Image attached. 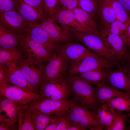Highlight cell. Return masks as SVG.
Wrapping results in <instances>:
<instances>
[{"mask_svg":"<svg viewBox=\"0 0 130 130\" xmlns=\"http://www.w3.org/2000/svg\"><path fill=\"white\" fill-rule=\"evenodd\" d=\"M66 79L70 89L71 99L76 105L86 107L94 111L98 104L95 97V88L92 85L73 75L68 76Z\"/></svg>","mask_w":130,"mask_h":130,"instance_id":"obj_1","label":"cell"},{"mask_svg":"<svg viewBox=\"0 0 130 130\" xmlns=\"http://www.w3.org/2000/svg\"><path fill=\"white\" fill-rule=\"evenodd\" d=\"M114 62L96 53L89 51L76 62L70 65L67 76L92 70L114 67Z\"/></svg>","mask_w":130,"mask_h":130,"instance_id":"obj_2","label":"cell"},{"mask_svg":"<svg viewBox=\"0 0 130 130\" xmlns=\"http://www.w3.org/2000/svg\"><path fill=\"white\" fill-rule=\"evenodd\" d=\"M52 58L44 68L42 82L50 83L67 76L70 65L58 45Z\"/></svg>","mask_w":130,"mask_h":130,"instance_id":"obj_3","label":"cell"},{"mask_svg":"<svg viewBox=\"0 0 130 130\" xmlns=\"http://www.w3.org/2000/svg\"><path fill=\"white\" fill-rule=\"evenodd\" d=\"M72 32L73 37L96 53L115 63L117 62L105 44L99 30Z\"/></svg>","mask_w":130,"mask_h":130,"instance_id":"obj_4","label":"cell"},{"mask_svg":"<svg viewBox=\"0 0 130 130\" xmlns=\"http://www.w3.org/2000/svg\"><path fill=\"white\" fill-rule=\"evenodd\" d=\"M67 114L71 123L91 130H103L98 114L86 107L75 104Z\"/></svg>","mask_w":130,"mask_h":130,"instance_id":"obj_5","label":"cell"},{"mask_svg":"<svg viewBox=\"0 0 130 130\" xmlns=\"http://www.w3.org/2000/svg\"><path fill=\"white\" fill-rule=\"evenodd\" d=\"M75 104L71 99L59 101L43 98L33 101L28 105L40 113L59 116L68 113L71 108Z\"/></svg>","mask_w":130,"mask_h":130,"instance_id":"obj_6","label":"cell"},{"mask_svg":"<svg viewBox=\"0 0 130 130\" xmlns=\"http://www.w3.org/2000/svg\"><path fill=\"white\" fill-rule=\"evenodd\" d=\"M40 86L39 94L43 98L62 101L68 99L71 96V91L66 78L50 83L43 82Z\"/></svg>","mask_w":130,"mask_h":130,"instance_id":"obj_7","label":"cell"},{"mask_svg":"<svg viewBox=\"0 0 130 130\" xmlns=\"http://www.w3.org/2000/svg\"><path fill=\"white\" fill-rule=\"evenodd\" d=\"M28 81L39 93V88L43 81L45 67L42 62L27 58L16 65Z\"/></svg>","mask_w":130,"mask_h":130,"instance_id":"obj_8","label":"cell"},{"mask_svg":"<svg viewBox=\"0 0 130 130\" xmlns=\"http://www.w3.org/2000/svg\"><path fill=\"white\" fill-rule=\"evenodd\" d=\"M21 46L26 54L27 58L40 62L50 61L53 54L41 44L32 39L25 33L20 35Z\"/></svg>","mask_w":130,"mask_h":130,"instance_id":"obj_9","label":"cell"},{"mask_svg":"<svg viewBox=\"0 0 130 130\" xmlns=\"http://www.w3.org/2000/svg\"><path fill=\"white\" fill-rule=\"evenodd\" d=\"M52 16L44 17L41 23L36 25L43 30L57 45L67 42L73 37L72 32L59 26Z\"/></svg>","mask_w":130,"mask_h":130,"instance_id":"obj_10","label":"cell"},{"mask_svg":"<svg viewBox=\"0 0 130 130\" xmlns=\"http://www.w3.org/2000/svg\"><path fill=\"white\" fill-rule=\"evenodd\" d=\"M1 97L15 101L22 105L43 98L40 94L27 91L19 87L8 84L0 86Z\"/></svg>","mask_w":130,"mask_h":130,"instance_id":"obj_11","label":"cell"},{"mask_svg":"<svg viewBox=\"0 0 130 130\" xmlns=\"http://www.w3.org/2000/svg\"><path fill=\"white\" fill-rule=\"evenodd\" d=\"M34 25L26 22L16 10L0 13V25L17 35L25 33L27 28Z\"/></svg>","mask_w":130,"mask_h":130,"instance_id":"obj_12","label":"cell"},{"mask_svg":"<svg viewBox=\"0 0 130 130\" xmlns=\"http://www.w3.org/2000/svg\"><path fill=\"white\" fill-rule=\"evenodd\" d=\"M100 32L106 46L117 61L123 59L128 56L126 45L120 37L107 32L100 31Z\"/></svg>","mask_w":130,"mask_h":130,"instance_id":"obj_13","label":"cell"},{"mask_svg":"<svg viewBox=\"0 0 130 130\" xmlns=\"http://www.w3.org/2000/svg\"><path fill=\"white\" fill-rule=\"evenodd\" d=\"M52 16L57 23L67 31L71 32H88L77 21L72 11L59 8L55 11Z\"/></svg>","mask_w":130,"mask_h":130,"instance_id":"obj_14","label":"cell"},{"mask_svg":"<svg viewBox=\"0 0 130 130\" xmlns=\"http://www.w3.org/2000/svg\"><path fill=\"white\" fill-rule=\"evenodd\" d=\"M5 66L8 84L19 87L28 91L39 94L15 65Z\"/></svg>","mask_w":130,"mask_h":130,"instance_id":"obj_15","label":"cell"},{"mask_svg":"<svg viewBox=\"0 0 130 130\" xmlns=\"http://www.w3.org/2000/svg\"><path fill=\"white\" fill-rule=\"evenodd\" d=\"M1 97L2 98L0 99V122L16 123L18 120L19 110L24 105L9 99Z\"/></svg>","mask_w":130,"mask_h":130,"instance_id":"obj_16","label":"cell"},{"mask_svg":"<svg viewBox=\"0 0 130 130\" xmlns=\"http://www.w3.org/2000/svg\"><path fill=\"white\" fill-rule=\"evenodd\" d=\"M16 10L28 23L38 24V22L44 18V13H41L27 4L23 0H13Z\"/></svg>","mask_w":130,"mask_h":130,"instance_id":"obj_17","label":"cell"},{"mask_svg":"<svg viewBox=\"0 0 130 130\" xmlns=\"http://www.w3.org/2000/svg\"><path fill=\"white\" fill-rule=\"evenodd\" d=\"M58 46L70 65L87 53L90 51L81 45L75 42H67Z\"/></svg>","mask_w":130,"mask_h":130,"instance_id":"obj_18","label":"cell"},{"mask_svg":"<svg viewBox=\"0 0 130 130\" xmlns=\"http://www.w3.org/2000/svg\"><path fill=\"white\" fill-rule=\"evenodd\" d=\"M95 92L96 100L98 104H100L116 97L126 95L130 92L115 88L107 83L96 85Z\"/></svg>","mask_w":130,"mask_h":130,"instance_id":"obj_19","label":"cell"},{"mask_svg":"<svg viewBox=\"0 0 130 130\" xmlns=\"http://www.w3.org/2000/svg\"><path fill=\"white\" fill-rule=\"evenodd\" d=\"M98 19L100 31L107 32L110 24L117 20L115 13L107 0H99Z\"/></svg>","mask_w":130,"mask_h":130,"instance_id":"obj_20","label":"cell"},{"mask_svg":"<svg viewBox=\"0 0 130 130\" xmlns=\"http://www.w3.org/2000/svg\"><path fill=\"white\" fill-rule=\"evenodd\" d=\"M36 25L27 28L25 33L42 45L49 52H51L56 50L58 45L52 41L43 30Z\"/></svg>","mask_w":130,"mask_h":130,"instance_id":"obj_21","label":"cell"},{"mask_svg":"<svg viewBox=\"0 0 130 130\" xmlns=\"http://www.w3.org/2000/svg\"><path fill=\"white\" fill-rule=\"evenodd\" d=\"M128 72L122 70H110L106 83L121 90L130 92V82Z\"/></svg>","mask_w":130,"mask_h":130,"instance_id":"obj_22","label":"cell"},{"mask_svg":"<svg viewBox=\"0 0 130 130\" xmlns=\"http://www.w3.org/2000/svg\"><path fill=\"white\" fill-rule=\"evenodd\" d=\"M26 54L21 47L7 49L0 48V64L6 66L16 65L26 59Z\"/></svg>","mask_w":130,"mask_h":130,"instance_id":"obj_23","label":"cell"},{"mask_svg":"<svg viewBox=\"0 0 130 130\" xmlns=\"http://www.w3.org/2000/svg\"><path fill=\"white\" fill-rule=\"evenodd\" d=\"M110 68L96 69L73 75L92 84L106 83Z\"/></svg>","mask_w":130,"mask_h":130,"instance_id":"obj_24","label":"cell"},{"mask_svg":"<svg viewBox=\"0 0 130 130\" xmlns=\"http://www.w3.org/2000/svg\"><path fill=\"white\" fill-rule=\"evenodd\" d=\"M27 109L31 117L36 130H45L49 124L57 120L62 116L43 114L35 110L28 105Z\"/></svg>","mask_w":130,"mask_h":130,"instance_id":"obj_25","label":"cell"},{"mask_svg":"<svg viewBox=\"0 0 130 130\" xmlns=\"http://www.w3.org/2000/svg\"><path fill=\"white\" fill-rule=\"evenodd\" d=\"M21 47L20 35L0 25V48L7 49Z\"/></svg>","mask_w":130,"mask_h":130,"instance_id":"obj_26","label":"cell"},{"mask_svg":"<svg viewBox=\"0 0 130 130\" xmlns=\"http://www.w3.org/2000/svg\"><path fill=\"white\" fill-rule=\"evenodd\" d=\"M72 11L77 21L88 32L99 30L98 24L87 12L79 7Z\"/></svg>","mask_w":130,"mask_h":130,"instance_id":"obj_27","label":"cell"},{"mask_svg":"<svg viewBox=\"0 0 130 130\" xmlns=\"http://www.w3.org/2000/svg\"><path fill=\"white\" fill-rule=\"evenodd\" d=\"M28 105L23 106L19 110L18 119L19 130H35L31 117L27 109Z\"/></svg>","mask_w":130,"mask_h":130,"instance_id":"obj_28","label":"cell"},{"mask_svg":"<svg viewBox=\"0 0 130 130\" xmlns=\"http://www.w3.org/2000/svg\"><path fill=\"white\" fill-rule=\"evenodd\" d=\"M110 107L121 112L130 111V92L105 102Z\"/></svg>","mask_w":130,"mask_h":130,"instance_id":"obj_29","label":"cell"},{"mask_svg":"<svg viewBox=\"0 0 130 130\" xmlns=\"http://www.w3.org/2000/svg\"><path fill=\"white\" fill-rule=\"evenodd\" d=\"M78 7L88 13L94 19H98L99 0H78Z\"/></svg>","mask_w":130,"mask_h":130,"instance_id":"obj_30","label":"cell"},{"mask_svg":"<svg viewBox=\"0 0 130 130\" xmlns=\"http://www.w3.org/2000/svg\"><path fill=\"white\" fill-rule=\"evenodd\" d=\"M114 109V116L108 130H125V122L128 115Z\"/></svg>","mask_w":130,"mask_h":130,"instance_id":"obj_31","label":"cell"},{"mask_svg":"<svg viewBox=\"0 0 130 130\" xmlns=\"http://www.w3.org/2000/svg\"><path fill=\"white\" fill-rule=\"evenodd\" d=\"M113 10L117 20L123 23L130 21V17L118 0H107Z\"/></svg>","mask_w":130,"mask_h":130,"instance_id":"obj_32","label":"cell"},{"mask_svg":"<svg viewBox=\"0 0 130 130\" xmlns=\"http://www.w3.org/2000/svg\"><path fill=\"white\" fill-rule=\"evenodd\" d=\"M130 24V21L124 23L117 20L110 24L106 32L119 36L125 43L126 31Z\"/></svg>","mask_w":130,"mask_h":130,"instance_id":"obj_33","label":"cell"},{"mask_svg":"<svg viewBox=\"0 0 130 130\" xmlns=\"http://www.w3.org/2000/svg\"><path fill=\"white\" fill-rule=\"evenodd\" d=\"M59 0H44L45 17L52 16L56 10Z\"/></svg>","mask_w":130,"mask_h":130,"instance_id":"obj_34","label":"cell"},{"mask_svg":"<svg viewBox=\"0 0 130 130\" xmlns=\"http://www.w3.org/2000/svg\"><path fill=\"white\" fill-rule=\"evenodd\" d=\"M78 7V0H59L56 10L63 8L72 11Z\"/></svg>","mask_w":130,"mask_h":130,"instance_id":"obj_35","label":"cell"},{"mask_svg":"<svg viewBox=\"0 0 130 130\" xmlns=\"http://www.w3.org/2000/svg\"><path fill=\"white\" fill-rule=\"evenodd\" d=\"M13 0H0V13L16 10Z\"/></svg>","mask_w":130,"mask_h":130,"instance_id":"obj_36","label":"cell"},{"mask_svg":"<svg viewBox=\"0 0 130 130\" xmlns=\"http://www.w3.org/2000/svg\"><path fill=\"white\" fill-rule=\"evenodd\" d=\"M111 108V110L106 116L99 119L100 123L103 130L104 129H107L112 120L114 116V109Z\"/></svg>","mask_w":130,"mask_h":130,"instance_id":"obj_37","label":"cell"},{"mask_svg":"<svg viewBox=\"0 0 130 130\" xmlns=\"http://www.w3.org/2000/svg\"><path fill=\"white\" fill-rule=\"evenodd\" d=\"M70 122L67 113L60 118L56 130H67Z\"/></svg>","mask_w":130,"mask_h":130,"instance_id":"obj_38","label":"cell"},{"mask_svg":"<svg viewBox=\"0 0 130 130\" xmlns=\"http://www.w3.org/2000/svg\"><path fill=\"white\" fill-rule=\"evenodd\" d=\"M26 3L35 8L39 11L44 13V0H23Z\"/></svg>","mask_w":130,"mask_h":130,"instance_id":"obj_39","label":"cell"},{"mask_svg":"<svg viewBox=\"0 0 130 130\" xmlns=\"http://www.w3.org/2000/svg\"><path fill=\"white\" fill-rule=\"evenodd\" d=\"M111 108L106 103H104L98 109V115L99 119L106 116L111 110Z\"/></svg>","mask_w":130,"mask_h":130,"instance_id":"obj_40","label":"cell"},{"mask_svg":"<svg viewBox=\"0 0 130 130\" xmlns=\"http://www.w3.org/2000/svg\"><path fill=\"white\" fill-rule=\"evenodd\" d=\"M8 84L5 65L0 64V86Z\"/></svg>","mask_w":130,"mask_h":130,"instance_id":"obj_41","label":"cell"},{"mask_svg":"<svg viewBox=\"0 0 130 130\" xmlns=\"http://www.w3.org/2000/svg\"><path fill=\"white\" fill-rule=\"evenodd\" d=\"M15 123L10 122H0V130H15Z\"/></svg>","mask_w":130,"mask_h":130,"instance_id":"obj_42","label":"cell"},{"mask_svg":"<svg viewBox=\"0 0 130 130\" xmlns=\"http://www.w3.org/2000/svg\"><path fill=\"white\" fill-rule=\"evenodd\" d=\"M130 17V0H118Z\"/></svg>","mask_w":130,"mask_h":130,"instance_id":"obj_43","label":"cell"},{"mask_svg":"<svg viewBox=\"0 0 130 130\" xmlns=\"http://www.w3.org/2000/svg\"><path fill=\"white\" fill-rule=\"evenodd\" d=\"M61 116L57 120L52 122L49 124L46 128L45 130H56L59 121L61 117L63 115Z\"/></svg>","mask_w":130,"mask_h":130,"instance_id":"obj_44","label":"cell"},{"mask_svg":"<svg viewBox=\"0 0 130 130\" xmlns=\"http://www.w3.org/2000/svg\"><path fill=\"white\" fill-rule=\"evenodd\" d=\"M87 129L78 124L70 122L67 130H85Z\"/></svg>","mask_w":130,"mask_h":130,"instance_id":"obj_45","label":"cell"},{"mask_svg":"<svg viewBox=\"0 0 130 130\" xmlns=\"http://www.w3.org/2000/svg\"><path fill=\"white\" fill-rule=\"evenodd\" d=\"M125 43L126 45L130 47V24L127 29L125 35Z\"/></svg>","mask_w":130,"mask_h":130,"instance_id":"obj_46","label":"cell"},{"mask_svg":"<svg viewBox=\"0 0 130 130\" xmlns=\"http://www.w3.org/2000/svg\"><path fill=\"white\" fill-rule=\"evenodd\" d=\"M129 124V125L128 126L126 127L125 130H130V119H127L126 120Z\"/></svg>","mask_w":130,"mask_h":130,"instance_id":"obj_47","label":"cell"},{"mask_svg":"<svg viewBox=\"0 0 130 130\" xmlns=\"http://www.w3.org/2000/svg\"><path fill=\"white\" fill-rule=\"evenodd\" d=\"M129 78L130 82V74H129Z\"/></svg>","mask_w":130,"mask_h":130,"instance_id":"obj_48","label":"cell"}]
</instances>
